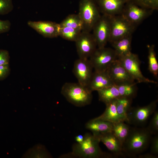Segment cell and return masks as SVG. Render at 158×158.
Instances as JSON below:
<instances>
[{
    "instance_id": "4316f807",
    "label": "cell",
    "mask_w": 158,
    "mask_h": 158,
    "mask_svg": "<svg viewBox=\"0 0 158 158\" xmlns=\"http://www.w3.org/2000/svg\"><path fill=\"white\" fill-rule=\"evenodd\" d=\"M81 32L79 30L60 26L59 36L67 40L75 42Z\"/></svg>"
},
{
    "instance_id": "7a4b0ae2",
    "label": "cell",
    "mask_w": 158,
    "mask_h": 158,
    "mask_svg": "<svg viewBox=\"0 0 158 158\" xmlns=\"http://www.w3.org/2000/svg\"><path fill=\"white\" fill-rule=\"evenodd\" d=\"M152 135L147 128H131L122 145L125 155L134 157L145 151L150 144Z\"/></svg>"
},
{
    "instance_id": "8fae6325",
    "label": "cell",
    "mask_w": 158,
    "mask_h": 158,
    "mask_svg": "<svg viewBox=\"0 0 158 158\" xmlns=\"http://www.w3.org/2000/svg\"><path fill=\"white\" fill-rule=\"evenodd\" d=\"M153 11L140 7L129 0L125 4L121 14L137 26L151 15Z\"/></svg>"
},
{
    "instance_id": "7c38bea8",
    "label": "cell",
    "mask_w": 158,
    "mask_h": 158,
    "mask_svg": "<svg viewBox=\"0 0 158 158\" xmlns=\"http://www.w3.org/2000/svg\"><path fill=\"white\" fill-rule=\"evenodd\" d=\"M93 69L89 59L79 58L75 60L73 72L78 83L87 87L93 72Z\"/></svg>"
},
{
    "instance_id": "d590c367",
    "label": "cell",
    "mask_w": 158,
    "mask_h": 158,
    "mask_svg": "<svg viewBox=\"0 0 158 158\" xmlns=\"http://www.w3.org/2000/svg\"><path fill=\"white\" fill-rule=\"evenodd\" d=\"M84 139V135H76L75 137V141L77 143H80Z\"/></svg>"
},
{
    "instance_id": "484cf974",
    "label": "cell",
    "mask_w": 158,
    "mask_h": 158,
    "mask_svg": "<svg viewBox=\"0 0 158 158\" xmlns=\"http://www.w3.org/2000/svg\"><path fill=\"white\" fill-rule=\"evenodd\" d=\"M59 24L61 26L71 27L82 31V23L78 14L68 15Z\"/></svg>"
},
{
    "instance_id": "836d02e7",
    "label": "cell",
    "mask_w": 158,
    "mask_h": 158,
    "mask_svg": "<svg viewBox=\"0 0 158 158\" xmlns=\"http://www.w3.org/2000/svg\"><path fill=\"white\" fill-rule=\"evenodd\" d=\"M11 23L8 20L0 19V34L6 32L10 30Z\"/></svg>"
},
{
    "instance_id": "9c48e42d",
    "label": "cell",
    "mask_w": 158,
    "mask_h": 158,
    "mask_svg": "<svg viewBox=\"0 0 158 158\" xmlns=\"http://www.w3.org/2000/svg\"><path fill=\"white\" fill-rule=\"evenodd\" d=\"M111 17L102 14L92 28V34L97 48L105 47L109 42L111 32Z\"/></svg>"
},
{
    "instance_id": "6da1fadb",
    "label": "cell",
    "mask_w": 158,
    "mask_h": 158,
    "mask_svg": "<svg viewBox=\"0 0 158 158\" xmlns=\"http://www.w3.org/2000/svg\"><path fill=\"white\" fill-rule=\"evenodd\" d=\"M100 141L96 135L89 133L84 135L83 141L76 143L72 146V151L62 155L63 157L81 158H110L114 156L112 154L104 152L99 146Z\"/></svg>"
},
{
    "instance_id": "8992f818",
    "label": "cell",
    "mask_w": 158,
    "mask_h": 158,
    "mask_svg": "<svg viewBox=\"0 0 158 158\" xmlns=\"http://www.w3.org/2000/svg\"><path fill=\"white\" fill-rule=\"evenodd\" d=\"M117 59L114 49L105 47L97 48L89 59L93 68L97 71L107 70Z\"/></svg>"
},
{
    "instance_id": "4dcf8cb0",
    "label": "cell",
    "mask_w": 158,
    "mask_h": 158,
    "mask_svg": "<svg viewBox=\"0 0 158 158\" xmlns=\"http://www.w3.org/2000/svg\"><path fill=\"white\" fill-rule=\"evenodd\" d=\"M11 70L9 64L0 65V81L6 79L10 74Z\"/></svg>"
},
{
    "instance_id": "ac0fdd59",
    "label": "cell",
    "mask_w": 158,
    "mask_h": 158,
    "mask_svg": "<svg viewBox=\"0 0 158 158\" xmlns=\"http://www.w3.org/2000/svg\"><path fill=\"white\" fill-rule=\"evenodd\" d=\"M85 127L90 130L92 134L96 135L112 132L113 123L95 118L88 122L86 124Z\"/></svg>"
},
{
    "instance_id": "30bf717a",
    "label": "cell",
    "mask_w": 158,
    "mask_h": 158,
    "mask_svg": "<svg viewBox=\"0 0 158 158\" xmlns=\"http://www.w3.org/2000/svg\"><path fill=\"white\" fill-rule=\"evenodd\" d=\"M75 42L79 58L89 59L97 48L96 40L90 32L82 31Z\"/></svg>"
},
{
    "instance_id": "4fadbf2b",
    "label": "cell",
    "mask_w": 158,
    "mask_h": 158,
    "mask_svg": "<svg viewBox=\"0 0 158 158\" xmlns=\"http://www.w3.org/2000/svg\"><path fill=\"white\" fill-rule=\"evenodd\" d=\"M28 25L44 37L53 38L59 36V24L49 21H29Z\"/></svg>"
},
{
    "instance_id": "44dd1931",
    "label": "cell",
    "mask_w": 158,
    "mask_h": 158,
    "mask_svg": "<svg viewBox=\"0 0 158 158\" xmlns=\"http://www.w3.org/2000/svg\"><path fill=\"white\" fill-rule=\"evenodd\" d=\"M100 101L106 104L120 97L118 88L115 85L97 91Z\"/></svg>"
},
{
    "instance_id": "e575fe53",
    "label": "cell",
    "mask_w": 158,
    "mask_h": 158,
    "mask_svg": "<svg viewBox=\"0 0 158 158\" xmlns=\"http://www.w3.org/2000/svg\"><path fill=\"white\" fill-rule=\"evenodd\" d=\"M139 158H157V155L150 153H146L144 154H139L138 156Z\"/></svg>"
},
{
    "instance_id": "f1b7e54d",
    "label": "cell",
    "mask_w": 158,
    "mask_h": 158,
    "mask_svg": "<svg viewBox=\"0 0 158 158\" xmlns=\"http://www.w3.org/2000/svg\"><path fill=\"white\" fill-rule=\"evenodd\" d=\"M147 128L152 135H156L158 132V112L155 111Z\"/></svg>"
},
{
    "instance_id": "277c9868",
    "label": "cell",
    "mask_w": 158,
    "mask_h": 158,
    "mask_svg": "<svg viewBox=\"0 0 158 158\" xmlns=\"http://www.w3.org/2000/svg\"><path fill=\"white\" fill-rule=\"evenodd\" d=\"M95 0H80L79 15L82 23V31L90 32L101 15Z\"/></svg>"
},
{
    "instance_id": "603a6c76",
    "label": "cell",
    "mask_w": 158,
    "mask_h": 158,
    "mask_svg": "<svg viewBox=\"0 0 158 158\" xmlns=\"http://www.w3.org/2000/svg\"><path fill=\"white\" fill-rule=\"evenodd\" d=\"M130 128L124 121H121L113 123L112 132L120 140L123 145L129 133Z\"/></svg>"
},
{
    "instance_id": "f546056e",
    "label": "cell",
    "mask_w": 158,
    "mask_h": 158,
    "mask_svg": "<svg viewBox=\"0 0 158 158\" xmlns=\"http://www.w3.org/2000/svg\"><path fill=\"white\" fill-rule=\"evenodd\" d=\"M13 8L12 0H0V15L8 13Z\"/></svg>"
},
{
    "instance_id": "cb8c5ba5",
    "label": "cell",
    "mask_w": 158,
    "mask_h": 158,
    "mask_svg": "<svg viewBox=\"0 0 158 158\" xmlns=\"http://www.w3.org/2000/svg\"><path fill=\"white\" fill-rule=\"evenodd\" d=\"M132 99L120 97L116 99V108L119 116L124 121H126L127 113L131 108Z\"/></svg>"
},
{
    "instance_id": "3957f363",
    "label": "cell",
    "mask_w": 158,
    "mask_h": 158,
    "mask_svg": "<svg viewBox=\"0 0 158 158\" xmlns=\"http://www.w3.org/2000/svg\"><path fill=\"white\" fill-rule=\"evenodd\" d=\"M61 92L69 102L76 107L89 105L92 99V92L88 87L78 83H65L61 88Z\"/></svg>"
},
{
    "instance_id": "ffe728a7",
    "label": "cell",
    "mask_w": 158,
    "mask_h": 158,
    "mask_svg": "<svg viewBox=\"0 0 158 158\" xmlns=\"http://www.w3.org/2000/svg\"><path fill=\"white\" fill-rule=\"evenodd\" d=\"M116 99L106 104V108L104 112L96 118L108 121L113 123L124 121L117 112L116 108Z\"/></svg>"
},
{
    "instance_id": "1f68e13d",
    "label": "cell",
    "mask_w": 158,
    "mask_h": 158,
    "mask_svg": "<svg viewBox=\"0 0 158 158\" xmlns=\"http://www.w3.org/2000/svg\"><path fill=\"white\" fill-rule=\"evenodd\" d=\"M10 56L8 51L0 49V65L9 64Z\"/></svg>"
},
{
    "instance_id": "d4e9b609",
    "label": "cell",
    "mask_w": 158,
    "mask_h": 158,
    "mask_svg": "<svg viewBox=\"0 0 158 158\" xmlns=\"http://www.w3.org/2000/svg\"><path fill=\"white\" fill-rule=\"evenodd\" d=\"M148 69L150 71L156 78L158 75V63L155 51V46L152 45L148 47Z\"/></svg>"
},
{
    "instance_id": "e0dca14e",
    "label": "cell",
    "mask_w": 158,
    "mask_h": 158,
    "mask_svg": "<svg viewBox=\"0 0 158 158\" xmlns=\"http://www.w3.org/2000/svg\"><path fill=\"white\" fill-rule=\"evenodd\" d=\"M115 85L107 71H95L87 87L92 92Z\"/></svg>"
},
{
    "instance_id": "d6986e66",
    "label": "cell",
    "mask_w": 158,
    "mask_h": 158,
    "mask_svg": "<svg viewBox=\"0 0 158 158\" xmlns=\"http://www.w3.org/2000/svg\"><path fill=\"white\" fill-rule=\"evenodd\" d=\"M132 35L123 37L111 44L117 58L119 59L129 54L131 52Z\"/></svg>"
},
{
    "instance_id": "ba28073f",
    "label": "cell",
    "mask_w": 158,
    "mask_h": 158,
    "mask_svg": "<svg viewBox=\"0 0 158 158\" xmlns=\"http://www.w3.org/2000/svg\"><path fill=\"white\" fill-rule=\"evenodd\" d=\"M130 75L138 83H157L155 81L145 77L140 69V61L138 56L132 52L118 59Z\"/></svg>"
},
{
    "instance_id": "9a60e30c",
    "label": "cell",
    "mask_w": 158,
    "mask_h": 158,
    "mask_svg": "<svg viewBox=\"0 0 158 158\" xmlns=\"http://www.w3.org/2000/svg\"><path fill=\"white\" fill-rule=\"evenodd\" d=\"M102 14L113 16L121 14L129 0H95Z\"/></svg>"
},
{
    "instance_id": "5b68a950",
    "label": "cell",
    "mask_w": 158,
    "mask_h": 158,
    "mask_svg": "<svg viewBox=\"0 0 158 158\" xmlns=\"http://www.w3.org/2000/svg\"><path fill=\"white\" fill-rule=\"evenodd\" d=\"M136 27L121 14L111 16L109 42L112 43L125 37L132 35Z\"/></svg>"
},
{
    "instance_id": "5bb4252c",
    "label": "cell",
    "mask_w": 158,
    "mask_h": 158,
    "mask_svg": "<svg viewBox=\"0 0 158 158\" xmlns=\"http://www.w3.org/2000/svg\"><path fill=\"white\" fill-rule=\"evenodd\" d=\"M107 71L115 85L135 82V80L118 59L112 64Z\"/></svg>"
},
{
    "instance_id": "7402d4cb",
    "label": "cell",
    "mask_w": 158,
    "mask_h": 158,
    "mask_svg": "<svg viewBox=\"0 0 158 158\" xmlns=\"http://www.w3.org/2000/svg\"><path fill=\"white\" fill-rule=\"evenodd\" d=\"M137 82L125 83L116 85L120 97L133 99L136 96L137 92Z\"/></svg>"
},
{
    "instance_id": "2e32d148",
    "label": "cell",
    "mask_w": 158,
    "mask_h": 158,
    "mask_svg": "<svg viewBox=\"0 0 158 158\" xmlns=\"http://www.w3.org/2000/svg\"><path fill=\"white\" fill-rule=\"evenodd\" d=\"M93 135L99 138L100 142L106 146L114 157L125 156L122 143L112 132Z\"/></svg>"
},
{
    "instance_id": "83f0119b",
    "label": "cell",
    "mask_w": 158,
    "mask_h": 158,
    "mask_svg": "<svg viewBox=\"0 0 158 158\" xmlns=\"http://www.w3.org/2000/svg\"><path fill=\"white\" fill-rule=\"evenodd\" d=\"M142 8L153 11L158 8V0H129Z\"/></svg>"
},
{
    "instance_id": "52a82bcc",
    "label": "cell",
    "mask_w": 158,
    "mask_h": 158,
    "mask_svg": "<svg viewBox=\"0 0 158 158\" xmlns=\"http://www.w3.org/2000/svg\"><path fill=\"white\" fill-rule=\"evenodd\" d=\"M158 100H154L146 106L130 108L127 113L126 122L135 126L145 123L155 111Z\"/></svg>"
},
{
    "instance_id": "d6a6232c",
    "label": "cell",
    "mask_w": 158,
    "mask_h": 158,
    "mask_svg": "<svg viewBox=\"0 0 158 158\" xmlns=\"http://www.w3.org/2000/svg\"><path fill=\"white\" fill-rule=\"evenodd\" d=\"M150 144H151V153L155 155H157L158 154V135L156 134L155 136L151 138Z\"/></svg>"
}]
</instances>
